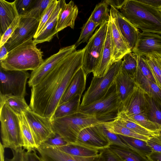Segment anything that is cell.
Returning <instances> with one entry per match:
<instances>
[{
  "label": "cell",
  "instance_id": "cell-1",
  "mask_svg": "<svg viewBox=\"0 0 161 161\" xmlns=\"http://www.w3.org/2000/svg\"><path fill=\"white\" fill-rule=\"evenodd\" d=\"M85 50V47L71 53L31 88L29 106L33 111L52 119L72 78L82 67Z\"/></svg>",
  "mask_w": 161,
  "mask_h": 161
},
{
  "label": "cell",
  "instance_id": "cell-2",
  "mask_svg": "<svg viewBox=\"0 0 161 161\" xmlns=\"http://www.w3.org/2000/svg\"><path fill=\"white\" fill-rule=\"evenodd\" d=\"M129 22L143 32L161 35V13L159 9L137 0H126L119 9Z\"/></svg>",
  "mask_w": 161,
  "mask_h": 161
},
{
  "label": "cell",
  "instance_id": "cell-3",
  "mask_svg": "<svg viewBox=\"0 0 161 161\" xmlns=\"http://www.w3.org/2000/svg\"><path fill=\"white\" fill-rule=\"evenodd\" d=\"M31 39L8 52L0 62V67L6 70H34L43 63V52Z\"/></svg>",
  "mask_w": 161,
  "mask_h": 161
},
{
  "label": "cell",
  "instance_id": "cell-4",
  "mask_svg": "<svg viewBox=\"0 0 161 161\" xmlns=\"http://www.w3.org/2000/svg\"><path fill=\"white\" fill-rule=\"evenodd\" d=\"M105 122L95 116L78 112L64 117L53 119L52 128L68 144L75 143L83 129Z\"/></svg>",
  "mask_w": 161,
  "mask_h": 161
},
{
  "label": "cell",
  "instance_id": "cell-5",
  "mask_svg": "<svg viewBox=\"0 0 161 161\" xmlns=\"http://www.w3.org/2000/svg\"><path fill=\"white\" fill-rule=\"evenodd\" d=\"M0 113L1 137L4 147L15 149L23 147L19 114L6 103L0 104Z\"/></svg>",
  "mask_w": 161,
  "mask_h": 161
},
{
  "label": "cell",
  "instance_id": "cell-6",
  "mask_svg": "<svg viewBox=\"0 0 161 161\" xmlns=\"http://www.w3.org/2000/svg\"><path fill=\"white\" fill-rule=\"evenodd\" d=\"M121 103L114 83L104 97L88 105L80 106L78 112L95 116L105 122L117 117Z\"/></svg>",
  "mask_w": 161,
  "mask_h": 161
},
{
  "label": "cell",
  "instance_id": "cell-7",
  "mask_svg": "<svg viewBox=\"0 0 161 161\" xmlns=\"http://www.w3.org/2000/svg\"><path fill=\"white\" fill-rule=\"evenodd\" d=\"M122 62L121 59L113 64L103 76L93 77L90 85L83 96L80 106L89 104L107 94L114 83Z\"/></svg>",
  "mask_w": 161,
  "mask_h": 161
},
{
  "label": "cell",
  "instance_id": "cell-8",
  "mask_svg": "<svg viewBox=\"0 0 161 161\" xmlns=\"http://www.w3.org/2000/svg\"><path fill=\"white\" fill-rule=\"evenodd\" d=\"M30 76L27 71L6 70L0 67V94L25 97Z\"/></svg>",
  "mask_w": 161,
  "mask_h": 161
},
{
  "label": "cell",
  "instance_id": "cell-9",
  "mask_svg": "<svg viewBox=\"0 0 161 161\" xmlns=\"http://www.w3.org/2000/svg\"><path fill=\"white\" fill-rule=\"evenodd\" d=\"M23 113L31 130L37 147L49 139L55 136L56 134L52 128L51 118L42 116L31 109Z\"/></svg>",
  "mask_w": 161,
  "mask_h": 161
},
{
  "label": "cell",
  "instance_id": "cell-10",
  "mask_svg": "<svg viewBox=\"0 0 161 161\" xmlns=\"http://www.w3.org/2000/svg\"><path fill=\"white\" fill-rule=\"evenodd\" d=\"M74 44L61 48L56 53L44 60L37 69L32 71L28 81L29 87H32L39 84L65 58L76 50Z\"/></svg>",
  "mask_w": 161,
  "mask_h": 161
},
{
  "label": "cell",
  "instance_id": "cell-11",
  "mask_svg": "<svg viewBox=\"0 0 161 161\" xmlns=\"http://www.w3.org/2000/svg\"><path fill=\"white\" fill-rule=\"evenodd\" d=\"M20 17L18 27L4 44L8 52L34 38L36 33L40 20L32 18Z\"/></svg>",
  "mask_w": 161,
  "mask_h": 161
},
{
  "label": "cell",
  "instance_id": "cell-12",
  "mask_svg": "<svg viewBox=\"0 0 161 161\" xmlns=\"http://www.w3.org/2000/svg\"><path fill=\"white\" fill-rule=\"evenodd\" d=\"M145 92L136 83L134 88L121 103L119 112L126 116L140 114L146 115Z\"/></svg>",
  "mask_w": 161,
  "mask_h": 161
},
{
  "label": "cell",
  "instance_id": "cell-13",
  "mask_svg": "<svg viewBox=\"0 0 161 161\" xmlns=\"http://www.w3.org/2000/svg\"><path fill=\"white\" fill-rule=\"evenodd\" d=\"M42 161H99L102 150L98 155L91 157L72 155L55 148L42 144L36 149Z\"/></svg>",
  "mask_w": 161,
  "mask_h": 161
},
{
  "label": "cell",
  "instance_id": "cell-14",
  "mask_svg": "<svg viewBox=\"0 0 161 161\" xmlns=\"http://www.w3.org/2000/svg\"><path fill=\"white\" fill-rule=\"evenodd\" d=\"M75 143L99 150L108 148L111 145L96 125L82 130Z\"/></svg>",
  "mask_w": 161,
  "mask_h": 161
},
{
  "label": "cell",
  "instance_id": "cell-15",
  "mask_svg": "<svg viewBox=\"0 0 161 161\" xmlns=\"http://www.w3.org/2000/svg\"><path fill=\"white\" fill-rule=\"evenodd\" d=\"M132 52L137 55L145 56L153 53L161 55V36L150 32H140Z\"/></svg>",
  "mask_w": 161,
  "mask_h": 161
},
{
  "label": "cell",
  "instance_id": "cell-16",
  "mask_svg": "<svg viewBox=\"0 0 161 161\" xmlns=\"http://www.w3.org/2000/svg\"><path fill=\"white\" fill-rule=\"evenodd\" d=\"M115 19L120 32L132 52L135 47L140 32L126 19L118 10L111 6L109 9Z\"/></svg>",
  "mask_w": 161,
  "mask_h": 161
},
{
  "label": "cell",
  "instance_id": "cell-17",
  "mask_svg": "<svg viewBox=\"0 0 161 161\" xmlns=\"http://www.w3.org/2000/svg\"><path fill=\"white\" fill-rule=\"evenodd\" d=\"M111 33L113 45L112 64L122 59L126 54L132 52L121 34L112 12L109 10Z\"/></svg>",
  "mask_w": 161,
  "mask_h": 161
},
{
  "label": "cell",
  "instance_id": "cell-18",
  "mask_svg": "<svg viewBox=\"0 0 161 161\" xmlns=\"http://www.w3.org/2000/svg\"><path fill=\"white\" fill-rule=\"evenodd\" d=\"M113 51L111 33V24L109 18L101 60L97 68L92 73L93 77H102L106 74L110 67L113 64L112 60Z\"/></svg>",
  "mask_w": 161,
  "mask_h": 161
},
{
  "label": "cell",
  "instance_id": "cell-19",
  "mask_svg": "<svg viewBox=\"0 0 161 161\" xmlns=\"http://www.w3.org/2000/svg\"><path fill=\"white\" fill-rule=\"evenodd\" d=\"M78 13L77 7L73 1L66 3L65 0H63L58 19L57 31L58 32L68 26L74 29Z\"/></svg>",
  "mask_w": 161,
  "mask_h": 161
},
{
  "label": "cell",
  "instance_id": "cell-20",
  "mask_svg": "<svg viewBox=\"0 0 161 161\" xmlns=\"http://www.w3.org/2000/svg\"><path fill=\"white\" fill-rule=\"evenodd\" d=\"M87 77L81 67L72 78L61 99L59 105L76 96L81 97L86 88Z\"/></svg>",
  "mask_w": 161,
  "mask_h": 161
},
{
  "label": "cell",
  "instance_id": "cell-21",
  "mask_svg": "<svg viewBox=\"0 0 161 161\" xmlns=\"http://www.w3.org/2000/svg\"><path fill=\"white\" fill-rule=\"evenodd\" d=\"M62 0H58L57 6L45 26L39 35L33 39L36 44L45 42H50L54 37L57 36L58 32L56 30L58 19L61 9Z\"/></svg>",
  "mask_w": 161,
  "mask_h": 161
},
{
  "label": "cell",
  "instance_id": "cell-22",
  "mask_svg": "<svg viewBox=\"0 0 161 161\" xmlns=\"http://www.w3.org/2000/svg\"><path fill=\"white\" fill-rule=\"evenodd\" d=\"M18 16L15 1L9 2L4 0H0V37Z\"/></svg>",
  "mask_w": 161,
  "mask_h": 161
},
{
  "label": "cell",
  "instance_id": "cell-23",
  "mask_svg": "<svg viewBox=\"0 0 161 161\" xmlns=\"http://www.w3.org/2000/svg\"><path fill=\"white\" fill-rule=\"evenodd\" d=\"M85 47L82 67L87 76L89 74L93 72L99 66L103 47H95L86 45Z\"/></svg>",
  "mask_w": 161,
  "mask_h": 161
},
{
  "label": "cell",
  "instance_id": "cell-24",
  "mask_svg": "<svg viewBox=\"0 0 161 161\" xmlns=\"http://www.w3.org/2000/svg\"><path fill=\"white\" fill-rule=\"evenodd\" d=\"M116 92L122 103L132 90L136 83L134 79L120 70L114 82Z\"/></svg>",
  "mask_w": 161,
  "mask_h": 161
},
{
  "label": "cell",
  "instance_id": "cell-25",
  "mask_svg": "<svg viewBox=\"0 0 161 161\" xmlns=\"http://www.w3.org/2000/svg\"><path fill=\"white\" fill-rule=\"evenodd\" d=\"M120 138L134 151L145 159L153 151L147 141L134 138L118 135Z\"/></svg>",
  "mask_w": 161,
  "mask_h": 161
},
{
  "label": "cell",
  "instance_id": "cell-26",
  "mask_svg": "<svg viewBox=\"0 0 161 161\" xmlns=\"http://www.w3.org/2000/svg\"><path fill=\"white\" fill-rule=\"evenodd\" d=\"M53 147L72 155L80 157L95 156L98 155L101 152L100 151L101 150L76 143L67 144L64 146Z\"/></svg>",
  "mask_w": 161,
  "mask_h": 161
},
{
  "label": "cell",
  "instance_id": "cell-27",
  "mask_svg": "<svg viewBox=\"0 0 161 161\" xmlns=\"http://www.w3.org/2000/svg\"><path fill=\"white\" fill-rule=\"evenodd\" d=\"M23 148L26 151L36 149L37 147L30 127L24 113L19 114Z\"/></svg>",
  "mask_w": 161,
  "mask_h": 161
},
{
  "label": "cell",
  "instance_id": "cell-28",
  "mask_svg": "<svg viewBox=\"0 0 161 161\" xmlns=\"http://www.w3.org/2000/svg\"><path fill=\"white\" fill-rule=\"evenodd\" d=\"M6 103L16 113L20 114L31 109L25 97L12 95L0 94V104Z\"/></svg>",
  "mask_w": 161,
  "mask_h": 161
},
{
  "label": "cell",
  "instance_id": "cell-29",
  "mask_svg": "<svg viewBox=\"0 0 161 161\" xmlns=\"http://www.w3.org/2000/svg\"><path fill=\"white\" fill-rule=\"evenodd\" d=\"M81 97L76 96L69 101L58 105L53 117V119L61 118L78 112Z\"/></svg>",
  "mask_w": 161,
  "mask_h": 161
},
{
  "label": "cell",
  "instance_id": "cell-30",
  "mask_svg": "<svg viewBox=\"0 0 161 161\" xmlns=\"http://www.w3.org/2000/svg\"><path fill=\"white\" fill-rule=\"evenodd\" d=\"M113 120L119 124L135 132L150 139L159 136L160 134V132H155L149 130L118 114Z\"/></svg>",
  "mask_w": 161,
  "mask_h": 161
},
{
  "label": "cell",
  "instance_id": "cell-31",
  "mask_svg": "<svg viewBox=\"0 0 161 161\" xmlns=\"http://www.w3.org/2000/svg\"><path fill=\"white\" fill-rule=\"evenodd\" d=\"M109 131L117 135L139 139L147 141L150 139L139 134L116 122L114 120L101 123Z\"/></svg>",
  "mask_w": 161,
  "mask_h": 161
},
{
  "label": "cell",
  "instance_id": "cell-32",
  "mask_svg": "<svg viewBox=\"0 0 161 161\" xmlns=\"http://www.w3.org/2000/svg\"><path fill=\"white\" fill-rule=\"evenodd\" d=\"M145 96L147 117L151 121L161 125V107L145 92Z\"/></svg>",
  "mask_w": 161,
  "mask_h": 161
},
{
  "label": "cell",
  "instance_id": "cell-33",
  "mask_svg": "<svg viewBox=\"0 0 161 161\" xmlns=\"http://www.w3.org/2000/svg\"><path fill=\"white\" fill-rule=\"evenodd\" d=\"M108 5L105 0L101 1L97 4L89 19L100 25L106 21H109Z\"/></svg>",
  "mask_w": 161,
  "mask_h": 161
},
{
  "label": "cell",
  "instance_id": "cell-34",
  "mask_svg": "<svg viewBox=\"0 0 161 161\" xmlns=\"http://www.w3.org/2000/svg\"><path fill=\"white\" fill-rule=\"evenodd\" d=\"M118 114L149 130L155 132L161 131V125L151 121L145 114H140L126 116L119 112Z\"/></svg>",
  "mask_w": 161,
  "mask_h": 161
},
{
  "label": "cell",
  "instance_id": "cell-35",
  "mask_svg": "<svg viewBox=\"0 0 161 161\" xmlns=\"http://www.w3.org/2000/svg\"><path fill=\"white\" fill-rule=\"evenodd\" d=\"M145 92L152 97L161 107V89L156 83L146 78L141 79L136 83Z\"/></svg>",
  "mask_w": 161,
  "mask_h": 161
},
{
  "label": "cell",
  "instance_id": "cell-36",
  "mask_svg": "<svg viewBox=\"0 0 161 161\" xmlns=\"http://www.w3.org/2000/svg\"><path fill=\"white\" fill-rule=\"evenodd\" d=\"M108 149L122 161H148L129 149L115 145H111Z\"/></svg>",
  "mask_w": 161,
  "mask_h": 161
},
{
  "label": "cell",
  "instance_id": "cell-37",
  "mask_svg": "<svg viewBox=\"0 0 161 161\" xmlns=\"http://www.w3.org/2000/svg\"><path fill=\"white\" fill-rule=\"evenodd\" d=\"M123 58L120 70L134 79L137 67V55L131 52L125 54Z\"/></svg>",
  "mask_w": 161,
  "mask_h": 161
},
{
  "label": "cell",
  "instance_id": "cell-38",
  "mask_svg": "<svg viewBox=\"0 0 161 161\" xmlns=\"http://www.w3.org/2000/svg\"><path fill=\"white\" fill-rule=\"evenodd\" d=\"M138 56V64L134 80L136 83L144 78H146L155 83L156 81L150 69L144 56Z\"/></svg>",
  "mask_w": 161,
  "mask_h": 161
},
{
  "label": "cell",
  "instance_id": "cell-39",
  "mask_svg": "<svg viewBox=\"0 0 161 161\" xmlns=\"http://www.w3.org/2000/svg\"><path fill=\"white\" fill-rule=\"evenodd\" d=\"M108 21L103 23L89 40L87 45L95 47H103L107 32Z\"/></svg>",
  "mask_w": 161,
  "mask_h": 161
},
{
  "label": "cell",
  "instance_id": "cell-40",
  "mask_svg": "<svg viewBox=\"0 0 161 161\" xmlns=\"http://www.w3.org/2000/svg\"><path fill=\"white\" fill-rule=\"evenodd\" d=\"M145 57L156 83L161 89V69L159 63L158 54L153 53Z\"/></svg>",
  "mask_w": 161,
  "mask_h": 161
},
{
  "label": "cell",
  "instance_id": "cell-41",
  "mask_svg": "<svg viewBox=\"0 0 161 161\" xmlns=\"http://www.w3.org/2000/svg\"><path fill=\"white\" fill-rule=\"evenodd\" d=\"M98 26L99 25L97 24L88 19L82 27L79 38L75 44L76 47L82 43H88L95 30Z\"/></svg>",
  "mask_w": 161,
  "mask_h": 161
},
{
  "label": "cell",
  "instance_id": "cell-42",
  "mask_svg": "<svg viewBox=\"0 0 161 161\" xmlns=\"http://www.w3.org/2000/svg\"><path fill=\"white\" fill-rule=\"evenodd\" d=\"M96 126L111 145L120 146L131 150L130 147L121 140L118 135L108 130L101 123Z\"/></svg>",
  "mask_w": 161,
  "mask_h": 161
},
{
  "label": "cell",
  "instance_id": "cell-43",
  "mask_svg": "<svg viewBox=\"0 0 161 161\" xmlns=\"http://www.w3.org/2000/svg\"><path fill=\"white\" fill-rule=\"evenodd\" d=\"M51 0H37L32 9L24 15L20 16L30 17L40 20L44 10L48 5Z\"/></svg>",
  "mask_w": 161,
  "mask_h": 161
},
{
  "label": "cell",
  "instance_id": "cell-44",
  "mask_svg": "<svg viewBox=\"0 0 161 161\" xmlns=\"http://www.w3.org/2000/svg\"><path fill=\"white\" fill-rule=\"evenodd\" d=\"M58 2V0H51L42 14L36 33L33 38H36L42 31L56 8Z\"/></svg>",
  "mask_w": 161,
  "mask_h": 161
},
{
  "label": "cell",
  "instance_id": "cell-45",
  "mask_svg": "<svg viewBox=\"0 0 161 161\" xmlns=\"http://www.w3.org/2000/svg\"><path fill=\"white\" fill-rule=\"evenodd\" d=\"M16 9L19 16L29 12L35 4L37 0H15Z\"/></svg>",
  "mask_w": 161,
  "mask_h": 161
},
{
  "label": "cell",
  "instance_id": "cell-46",
  "mask_svg": "<svg viewBox=\"0 0 161 161\" xmlns=\"http://www.w3.org/2000/svg\"><path fill=\"white\" fill-rule=\"evenodd\" d=\"M20 17H17L7 29L3 35L0 37V47L4 45L12 34L18 27L19 24Z\"/></svg>",
  "mask_w": 161,
  "mask_h": 161
},
{
  "label": "cell",
  "instance_id": "cell-47",
  "mask_svg": "<svg viewBox=\"0 0 161 161\" xmlns=\"http://www.w3.org/2000/svg\"><path fill=\"white\" fill-rule=\"evenodd\" d=\"M67 144L60 136L56 134L54 137L49 139L42 144L47 147H56L64 146Z\"/></svg>",
  "mask_w": 161,
  "mask_h": 161
},
{
  "label": "cell",
  "instance_id": "cell-48",
  "mask_svg": "<svg viewBox=\"0 0 161 161\" xmlns=\"http://www.w3.org/2000/svg\"><path fill=\"white\" fill-rule=\"evenodd\" d=\"M99 161H122L108 148L102 151Z\"/></svg>",
  "mask_w": 161,
  "mask_h": 161
},
{
  "label": "cell",
  "instance_id": "cell-49",
  "mask_svg": "<svg viewBox=\"0 0 161 161\" xmlns=\"http://www.w3.org/2000/svg\"><path fill=\"white\" fill-rule=\"evenodd\" d=\"M13 157L11 158H6L5 161H24V153L25 149L22 147L11 149Z\"/></svg>",
  "mask_w": 161,
  "mask_h": 161
},
{
  "label": "cell",
  "instance_id": "cell-50",
  "mask_svg": "<svg viewBox=\"0 0 161 161\" xmlns=\"http://www.w3.org/2000/svg\"><path fill=\"white\" fill-rule=\"evenodd\" d=\"M24 159V161H42L40 157L37 154L36 149L29 151H25Z\"/></svg>",
  "mask_w": 161,
  "mask_h": 161
},
{
  "label": "cell",
  "instance_id": "cell-51",
  "mask_svg": "<svg viewBox=\"0 0 161 161\" xmlns=\"http://www.w3.org/2000/svg\"><path fill=\"white\" fill-rule=\"evenodd\" d=\"M108 5L112 6L117 10L120 9L126 0H106Z\"/></svg>",
  "mask_w": 161,
  "mask_h": 161
},
{
  "label": "cell",
  "instance_id": "cell-52",
  "mask_svg": "<svg viewBox=\"0 0 161 161\" xmlns=\"http://www.w3.org/2000/svg\"><path fill=\"white\" fill-rule=\"evenodd\" d=\"M139 1L159 9L161 7V0H139Z\"/></svg>",
  "mask_w": 161,
  "mask_h": 161
},
{
  "label": "cell",
  "instance_id": "cell-53",
  "mask_svg": "<svg viewBox=\"0 0 161 161\" xmlns=\"http://www.w3.org/2000/svg\"><path fill=\"white\" fill-rule=\"evenodd\" d=\"M148 145L150 147L153 152L161 153V145L150 139L147 141Z\"/></svg>",
  "mask_w": 161,
  "mask_h": 161
},
{
  "label": "cell",
  "instance_id": "cell-54",
  "mask_svg": "<svg viewBox=\"0 0 161 161\" xmlns=\"http://www.w3.org/2000/svg\"><path fill=\"white\" fill-rule=\"evenodd\" d=\"M147 158L148 161H161V153L153 152Z\"/></svg>",
  "mask_w": 161,
  "mask_h": 161
},
{
  "label": "cell",
  "instance_id": "cell-55",
  "mask_svg": "<svg viewBox=\"0 0 161 161\" xmlns=\"http://www.w3.org/2000/svg\"><path fill=\"white\" fill-rule=\"evenodd\" d=\"M8 53V52L4 45L0 47V62L7 58Z\"/></svg>",
  "mask_w": 161,
  "mask_h": 161
},
{
  "label": "cell",
  "instance_id": "cell-56",
  "mask_svg": "<svg viewBox=\"0 0 161 161\" xmlns=\"http://www.w3.org/2000/svg\"><path fill=\"white\" fill-rule=\"evenodd\" d=\"M150 139L161 145V131L160 132V134L159 136L151 138Z\"/></svg>",
  "mask_w": 161,
  "mask_h": 161
},
{
  "label": "cell",
  "instance_id": "cell-57",
  "mask_svg": "<svg viewBox=\"0 0 161 161\" xmlns=\"http://www.w3.org/2000/svg\"><path fill=\"white\" fill-rule=\"evenodd\" d=\"M158 57L160 67L161 69V55L158 54Z\"/></svg>",
  "mask_w": 161,
  "mask_h": 161
},
{
  "label": "cell",
  "instance_id": "cell-58",
  "mask_svg": "<svg viewBox=\"0 0 161 161\" xmlns=\"http://www.w3.org/2000/svg\"><path fill=\"white\" fill-rule=\"evenodd\" d=\"M159 10L161 13V7L159 8Z\"/></svg>",
  "mask_w": 161,
  "mask_h": 161
}]
</instances>
